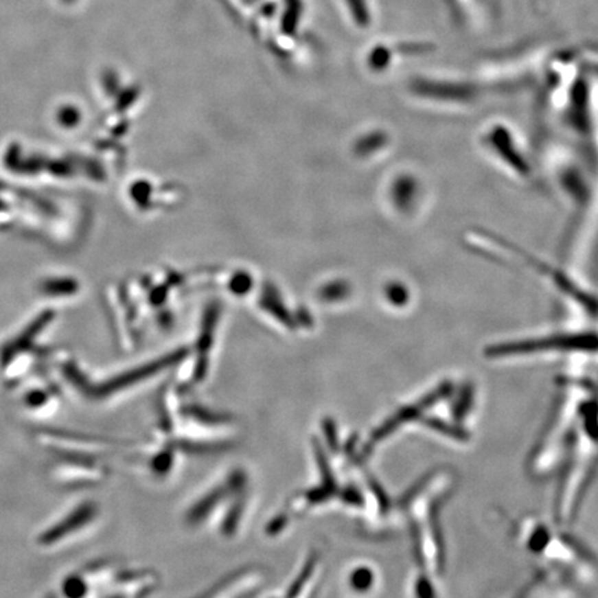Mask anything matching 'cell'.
Here are the masks:
<instances>
[{
    "instance_id": "obj_1",
    "label": "cell",
    "mask_w": 598,
    "mask_h": 598,
    "mask_svg": "<svg viewBox=\"0 0 598 598\" xmlns=\"http://www.w3.org/2000/svg\"><path fill=\"white\" fill-rule=\"evenodd\" d=\"M452 481L453 478L449 472L438 471L413 489L404 503L411 521L417 555L424 571L428 573H438L442 568V547L437 522L438 508Z\"/></svg>"
},
{
    "instance_id": "obj_2",
    "label": "cell",
    "mask_w": 598,
    "mask_h": 598,
    "mask_svg": "<svg viewBox=\"0 0 598 598\" xmlns=\"http://www.w3.org/2000/svg\"><path fill=\"white\" fill-rule=\"evenodd\" d=\"M543 351H598V334L577 332V334H555L538 338H527L509 341L498 345H492L486 349L489 358H509Z\"/></svg>"
},
{
    "instance_id": "obj_3",
    "label": "cell",
    "mask_w": 598,
    "mask_h": 598,
    "mask_svg": "<svg viewBox=\"0 0 598 598\" xmlns=\"http://www.w3.org/2000/svg\"><path fill=\"white\" fill-rule=\"evenodd\" d=\"M489 143L492 148L501 157V159L505 161L516 172L521 175H527L529 172L527 161L522 158L514 141H512L511 135L504 128H494L489 135Z\"/></svg>"
},
{
    "instance_id": "obj_4",
    "label": "cell",
    "mask_w": 598,
    "mask_h": 598,
    "mask_svg": "<svg viewBox=\"0 0 598 598\" xmlns=\"http://www.w3.org/2000/svg\"><path fill=\"white\" fill-rule=\"evenodd\" d=\"M302 16V0H284V13L281 19L283 32L295 34Z\"/></svg>"
},
{
    "instance_id": "obj_5",
    "label": "cell",
    "mask_w": 598,
    "mask_h": 598,
    "mask_svg": "<svg viewBox=\"0 0 598 598\" xmlns=\"http://www.w3.org/2000/svg\"><path fill=\"white\" fill-rule=\"evenodd\" d=\"M376 582L374 572L367 566H360L352 569L349 575V586L352 590L358 593H367L373 588V584Z\"/></svg>"
},
{
    "instance_id": "obj_6",
    "label": "cell",
    "mask_w": 598,
    "mask_h": 598,
    "mask_svg": "<svg viewBox=\"0 0 598 598\" xmlns=\"http://www.w3.org/2000/svg\"><path fill=\"white\" fill-rule=\"evenodd\" d=\"M347 3L349 6V10L355 19V21L362 25L366 27L370 21V16H369V9H367V3L366 0H347Z\"/></svg>"
},
{
    "instance_id": "obj_7",
    "label": "cell",
    "mask_w": 598,
    "mask_h": 598,
    "mask_svg": "<svg viewBox=\"0 0 598 598\" xmlns=\"http://www.w3.org/2000/svg\"><path fill=\"white\" fill-rule=\"evenodd\" d=\"M163 456H161V457H158V459H155L154 457V460H165L166 459V453H162ZM169 468V465H168V461L166 463H162L161 465H159V470H162V471H165V470H168Z\"/></svg>"
}]
</instances>
